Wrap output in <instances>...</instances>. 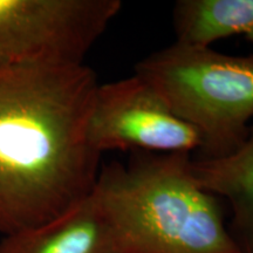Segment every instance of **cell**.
<instances>
[{"label": "cell", "instance_id": "1", "mask_svg": "<svg viewBox=\"0 0 253 253\" xmlns=\"http://www.w3.org/2000/svg\"><path fill=\"white\" fill-rule=\"evenodd\" d=\"M99 84L84 62L0 67V235L55 219L91 194L101 154L88 126Z\"/></svg>", "mask_w": 253, "mask_h": 253}, {"label": "cell", "instance_id": "2", "mask_svg": "<svg viewBox=\"0 0 253 253\" xmlns=\"http://www.w3.org/2000/svg\"><path fill=\"white\" fill-rule=\"evenodd\" d=\"M186 153L136 151L101 166L91 191L119 253H242L217 196L199 185Z\"/></svg>", "mask_w": 253, "mask_h": 253}, {"label": "cell", "instance_id": "3", "mask_svg": "<svg viewBox=\"0 0 253 253\" xmlns=\"http://www.w3.org/2000/svg\"><path fill=\"white\" fill-rule=\"evenodd\" d=\"M135 74L199 132L203 160L226 156L245 140L253 120V54L173 42L136 63Z\"/></svg>", "mask_w": 253, "mask_h": 253}, {"label": "cell", "instance_id": "4", "mask_svg": "<svg viewBox=\"0 0 253 253\" xmlns=\"http://www.w3.org/2000/svg\"><path fill=\"white\" fill-rule=\"evenodd\" d=\"M120 0H0V67L84 63Z\"/></svg>", "mask_w": 253, "mask_h": 253}, {"label": "cell", "instance_id": "5", "mask_svg": "<svg viewBox=\"0 0 253 253\" xmlns=\"http://www.w3.org/2000/svg\"><path fill=\"white\" fill-rule=\"evenodd\" d=\"M88 132L101 155L108 150L190 154L202 147L199 132L137 74L99 84Z\"/></svg>", "mask_w": 253, "mask_h": 253}, {"label": "cell", "instance_id": "6", "mask_svg": "<svg viewBox=\"0 0 253 253\" xmlns=\"http://www.w3.org/2000/svg\"><path fill=\"white\" fill-rule=\"evenodd\" d=\"M0 253H119L93 194L55 219L2 236Z\"/></svg>", "mask_w": 253, "mask_h": 253}, {"label": "cell", "instance_id": "7", "mask_svg": "<svg viewBox=\"0 0 253 253\" xmlns=\"http://www.w3.org/2000/svg\"><path fill=\"white\" fill-rule=\"evenodd\" d=\"M199 185L232 209L233 239L242 253H253V122L237 149L218 158H198L190 163Z\"/></svg>", "mask_w": 253, "mask_h": 253}, {"label": "cell", "instance_id": "8", "mask_svg": "<svg viewBox=\"0 0 253 253\" xmlns=\"http://www.w3.org/2000/svg\"><path fill=\"white\" fill-rule=\"evenodd\" d=\"M172 21L182 45L210 47L231 37L253 42V0H178Z\"/></svg>", "mask_w": 253, "mask_h": 253}]
</instances>
